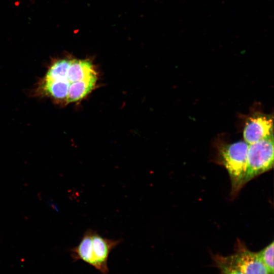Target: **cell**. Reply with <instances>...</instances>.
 <instances>
[{
  "label": "cell",
  "instance_id": "cell-1",
  "mask_svg": "<svg viewBox=\"0 0 274 274\" xmlns=\"http://www.w3.org/2000/svg\"><path fill=\"white\" fill-rule=\"evenodd\" d=\"M249 144L238 141L223 146L220 150L221 163L228 173L234 196L244 185Z\"/></svg>",
  "mask_w": 274,
  "mask_h": 274
},
{
  "label": "cell",
  "instance_id": "cell-2",
  "mask_svg": "<svg viewBox=\"0 0 274 274\" xmlns=\"http://www.w3.org/2000/svg\"><path fill=\"white\" fill-rule=\"evenodd\" d=\"M273 151V135L249 145L244 185L272 168Z\"/></svg>",
  "mask_w": 274,
  "mask_h": 274
},
{
  "label": "cell",
  "instance_id": "cell-3",
  "mask_svg": "<svg viewBox=\"0 0 274 274\" xmlns=\"http://www.w3.org/2000/svg\"><path fill=\"white\" fill-rule=\"evenodd\" d=\"M225 258L244 274H269L257 253L245 248H242L235 254Z\"/></svg>",
  "mask_w": 274,
  "mask_h": 274
},
{
  "label": "cell",
  "instance_id": "cell-4",
  "mask_svg": "<svg viewBox=\"0 0 274 274\" xmlns=\"http://www.w3.org/2000/svg\"><path fill=\"white\" fill-rule=\"evenodd\" d=\"M92 241L93 266L101 272L106 273L108 271L107 260L109 254L120 243V240L108 239L93 231Z\"/></svg>",
  "mask_w": 274,
  "mask_h": 274
},
{
  "label": "cell",
  "instance_id": "cell-5",
  "mask_svg": "<svg viewBox=\"0 0 274 274\" xmlns=\"http://www.w3.org/2000/svg\"><path fill=\"white\" fill-rule=\"evenodd\" d=\"M272 120L266 116L251 118L243 131L244 141L251 144L269 137L272 134Z\"/></svg>",
  "mask_w": 274,
  "mask_h": 274
},
{
  "label": "cell",
  "instance_id": "cell-6",
  "mask_svg": "<svg viewBox=\"0 0 274 274\" xmlns=\"http://www.w3.org/2000/svg\"><path fill=\"white\" fill-rule=\"evenodd\" d=\"M97 81L96 75H92L84 80L73 82L70 84L66 104L79 100L94 89Z\"/></svg>",
  "mask_w": 274,
  "mask_h": 274
},
{
  "label": "cell",
  "instance_id": "cell-7",
  "mask_svg": "<svg viewBox=\"0 0 274 274\" xmlns=\"http://www.w3.org/2000/svg\"><path fill=\"white\" fill-rule=\"evenodd\" d=\"M96 75L93 65L87 60H71L67 79L70 83L84 80Z\"/></svg>",
  "mask_w": 274,
  "mask_h": 274
},
{
  "label": "cell",
  "instance_id": "cell-8",
  "mask_svg": "<svg viewBox=\"0 0 274 274\" xmlns=\"http://www.w3.org/2000/svg\"><path fill=\"white\" fill-rule=\"evenodd\" d=\"M70 84L67 80L57 81L43 80L41 89L44 93L55 100L66 101Z\"/></svg>",
  "mask_w": 274,
  "mask_h": 274
},
{
  "label": "cell",
  "instance_id": "cell-9",
  "mask_svg": "<svg viewBox=\"0 0 274 274\" xmlns=\"http://www.w3.org/2000/svg\"><path fill=\"white\" fill-rule=\"evenodd\" d=\"M92 230L88 229L84 234L79 245L72 249L76 259H81L93 266L92 253Z\"/></svg>",
  "mask_w": 274,
  "mask_h": 274
},
{
  "label": "cell",
  "instance_id": "cell-10",
  "mask_svg": "<svg viewBox=\"0 0 274 274\" xmlns=\"http://www.w3.org/2000/svg\"><path fill=\"white\" fill-rule=\"evenodd\" d=\"M70 61L71 60L67 59H61L54 62L48 69L43 80L46 81L67 80V75Z\"/></svg>",
  "mask_w": 274,
  "mask_h": 274
},
{
  "label": "cell",
  "instance_id": "cell-11",
  "mask_svg": "<svg viewBox=\"0 0 274 274\" xmlns=\"http://www.w3.org/2000/svg\"><path fill=\"white\" fill-rule=\"evenodd\" d=\"M269 274H273V242L257 253Z\"/></svg>",
  "mask_w": 274,
  "mask_h": 274
},
{
  "label": "cell",
  "instance_id": "cell-12",
  "mask_svg": "<svg viewBox=\"0 0 274 274\" xmlns=\"http://www.w3.org/2000/svg\"><path fill=\"white\" fill-rule=\"evenodd\" d=\"M218 263L222 274H244L236 267L229 263L225 257L219 260Z\"/></svg>",
  "mask_w": 274,
  "mask_h": 274
}]
</instances>
